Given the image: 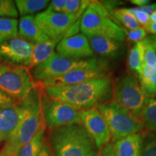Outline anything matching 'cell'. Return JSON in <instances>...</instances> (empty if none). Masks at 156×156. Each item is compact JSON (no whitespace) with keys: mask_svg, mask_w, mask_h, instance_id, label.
Instances as JSON below:
<instances>
[{"mask_svg":"<svg viewBox=\"0 0 156 156\" xmlns=\"http://www.w3.org/2000/svg\"><path fill=\"white\" fill-rule=\"evenodd\" d=\"M42 95L41 89L36 85L23 100L17 103L20 112L18 124L3 148L9 156L15 155L19 149L30 141L44 124Z\"/></svg>","mask_w":156,"mask_h":156,"instance_id":"7a4b0ae2","label":"cell"},{"mask_svg":"<svg viewBox=\"0 0 156 156\" xmlns=\"http://www.w3.org/2000/svg\"><path fill=\"white\" fill-rule=\"evenodd\" d=\"M20 112L17 102L0 107V141H7L18 124Z\"/></svg>","mask_w":156,"mask_h":156,"instance_id":"9a60e30c","label":"cell"},{"mask_svg":"<svg viewBox=\"0 0 156 156\" xmlns=\"http://www.w3.org/2000/svg\"><path fill=\"white\" fill-rule=\"evenodd\" d=\"M105 77H107V66L104 62L101 61L95 65L72 70L58 77L36 82V84L40 88L51 86H67Z\"/></svg>","mask_w":156,"mask_h":156,"instance_id":"8fae6325","label":"cell"},{"mask_svg":"<svg viewBox=\"0 0 156 156\" xmlns=\"http://www.w3.org/2000/svg\"><path fill=\"white\" fill-rule=\"evenodd\" d=\"M46 126L44 123L34 137L18 150L15 153L16 156H38L44 142L46 141Z\"/></svg>","mask_w":156,"mask_h":156,"instance_id":"ffe728a7","label":"cell"},{"mask_svg":"<svg viewBox=\"0 0 156 156\" xmlns=\"http://www.w3.org/2000/svg\"><path fill=\"white\" fill-rule=\"evenodd\" d=\"M83 12L68 15L55 12L47 8L35 16V20L43 32L49 38L61 41L65 34L76 21L80 18Z\"/></svg>","mask_w":156,"mask_h":156,"instance_id":"30bf717a","label":"cell"},{"mask_svg":"<svg viewBox=\"0 0 156 156\" xmlns=\"http://www.w3.org/2000/svg\"><path fill=\"white\" fill-rule=\"evenodd\" d=\"M123 9L126 12L131 14L137 21L138 23L143 26L144 28L151 22L149 15L140 10L137 7L136 8H123Z\"/></svg>","mask_w":156,"mask_h":156,"instance_id":"4dcf8cb0","label":"cell"},{"mask_svg":"<svg viewBox=\"0 0 156 156\" xmlns=\"http://www.w3.org/2000/svg\"><path fill=\"white\" fill-rule=\"evenodd\" d=\"M150 18H151V22L156 23V10L151 15V16H150Z\"/></svg>","mask_w":156,"mask_h":156,"instance_id":"ab89813d","label":"cell"},{"mask_svg":"<svg viewBox=\"0 0 156 156\" xmlns=\"http://www.w3.org/2000/svg\"><path fill=\"white\" fill-rule=\"evenodd\" d=\"M18 16L15 2L11 0H0V18H16Z\"/></svg>","mask_w":156,"mask_h":156,"instance_id":"f546056e","label":"cell"},{"mask_svg":"<svg viewBox=\"0 0 156 156\" xmlns=\"http://www.w3.org/2000/svg\"><path fill=\"white\" fill-rule=\"evenodd\" d=\"M18 21L16 18H0V44L15 38L18 34Z\"/></svg>","mask_w":156,"mask_h":156,"instance_id":"d4e9b609","label":"cell"},{"mask_svg":"<svg viewBox=\"0 0 156 156\" xmlns=\"http://www.w3.org/2000/svg\"><path fill=\"white\" fill-rule=\"evenodd\" d=\"M142 132H140L112 143L117 156H142Z\"/></svg>","mask_w":156,"mask_h":156,"instance_id":"e0dca14e","label":"cell"},{"mask_svg":"<svg viewBox=\"0 0 156 156\" xmlns=\"http://www.w3.org/2000/svg\"><path fill=\"white\" fill-rule=\"evenodd\" d=\"M114 100L140 120L151 96L146 93L139 80L130 73L121 75L113 87Z\"/></svg>","mask_w":156,"mask_h":156,"instance_id":"5b68a950","label":"cell"},{"mask_svg":"<svg viewBox=\"0 0 156 156\" xmlns=\"http://www.w3.org/2000/svg\"><path fill=\"white\" fill-rule=\"evenodd\" d=\"M93 53L105 58H118L124 52V47L122 42L112 38L99 36L87 37Z\"/></svg>","mask_w":156,"mask_h":156,"instance_id":"2e32d148","label":"cell"},{"mask_svg":"<svg viewBox=\"0 0 156 156\" xmlns=\"http://www.w3.org/2000/svg\"><path fill=\"white\" fill-rule=\"evenodd\" d=\"M124 33H125L126 38H127L128 40H129L130 41L134 43L142 41V40L147 38V36L148 34V32L143 27L136 29V30H128L124 29Z\"/></svg>","mask_w":156,"mask_h":156,"instance_id":"1f68e13d","label":"cell"},{"mask_svg":"<svg viewBox=\"0 0 156 156\" xmlns=\"http://www.w3.org/2000/svg\"><path fill=\"white\" fill-rule=\"evenodd\" d=\"M141 51L143 65L147 67L156 66V49L154 41V36L145 38L142 41L138 42Z\"/></svg>","mask_w":156,"mask_h":156,"instance_id":"cb8c5ba5","label":"cell"},{"mask_svg":"<svg viewBox=\"0 0 156 156\" xmlns=\"http://www.w3.org/2000/svg\"><path fill=\"white\" fill-rule=\"evenodd\" d=\"M56 52L75 58H86L93 56L87 37L83 34L62 38L56 47Z\"/></svg>","mask_w":156,"mask_h":156,"instance_id":"5bb4252c","label":"cell"},{"mask_svg":"<svg viewBox=\"0 0 156 156\" xmlns=\"http://www.w3.org/2000/svg\"><path fill=\"white\" fill-rule=\"evenodd\" d=\"M138 77L144 91L148 95L153 97L156 94V66L147 67L143 65Z\"/></svg>","mask_w":156,"mask_h":156,"instance_id":"44dd1931","label":"cell"},{"mask_svg":"<svg viewBox=\"0 0 156 156\" xmlns=\"http://www.w3.org/2000/svg\"><path fill=\"white\" fill-rule=\"evenodd\" d=\"M154 41H155V49H156V36H154Z\"/></svg>","mask_w":156,"mask_h":156,"instance_id":"b9f144b4","label":"cell"},{"mask_svg":"<svg viewBox=\"0 0 156 156\" xmlns=\"http://www.w3.org/2000/svg\"><path fill=\"white\" fill-rule=\"evenodd\" d=\"M131 2L136 6H139V7H144V6L148 5L151 1L149 0H131Z\"/></svg>","mask_w":156,"mask_h":156,"instance_id":"74e56055","label":"cell"},{"mask_svg":"<svg viewBox=\"0 0 156 156\" xmlns=\"http://www.w3.org/2000/svg\"><path fill=\"white\" fill-rule=\"evenodd\" d=\"M90 3V1L87 0H66L65 7L64 13L68 15L77 14L79 12H84Z\"/></svg>","mask_w":156,"mask_h":156,"instance_id":"f1b7e54d","label":"cell"},{"mask_svg":"<svg viewBox=\"0 0 156 156\" xmlns=\"http://www.w3.org/2000/svg\"><path fill=\"white\" fill-rule=\"evenodd\" d=\"M36 85L28 67L0 62V89L15 101L23 100Z\"/></svg>","mask_w":156,"mask_h":156,"instance_id":"52a82bcc","label":"cell"},{"mask_svg":"<svg viewBox=\"0 0 156 156\" xmlns=\"http://www.w3.org/2000/svg\"><path fill=\"white\" fill-rule=\"evenodd\" d=\"M15 5L21 16H28L41 11L46 7L49 1L48 0H17Z\"/></svg>","mask_w":156,"mask_h":156,"instance_id":"603a6c76","label":"cell"},{"mask_svg":"<svg viewBox=\"0 0 156 156\" xmlns=\"http://www.w3.org/2000/svg\"><path fill=\"white\" fill-rule=\"evenodd\" d=\"M97 108L106 120L112 142L143 131L141 121L114 99L100 105Z\"/></svg>","mask_w":156,"mask_h":156,"instance_id":"8992f818","label":"cell"},{"mask_svg":"<svg viewBox=\"0 0 156 156\" xmlns=\"http://www.w3.org/2000/svg\"><path fill=\"white\" fill-rule=\"evenodd\" d=\"M141 121L143 131L156 132V98L151 97L142 113Z\"/></svg>","mask_w":156,"mask_h":156,"instance_id":"7402d4cb","label":"cell"},{"mask_svg":"<svg viewBox=\"0 0 156 156\" xmlns=\"http://www.w3.org/2000/svg\"><path fill=\"white\" fill-rule=\"evenodd\" d=\"M18 34L20 37L33 44L49 39L37 25L34 15L21 17L18 23Z\"/></svg>","mask_w":156,"mask_h":156,"instance_id":"ac0fdd59","label":"cell"},{"mask_svg":"<svg viewBox=\"0 0 156 156\" xmlns=\"http://www.w3.org/2000/svg\"><path fill=\"white\" fill-rule=\"evenodd\" d=\"M145 29L148 33H151L153 34H156V23L151 22L145 27Z\"/></svg>","mask_w":156,"mask_h":156,"instance_id":"f35d334b","label":"cell"},{"mask_svg":"<svg viewBox=\"0 0 156 156\" xmlns=\"http://www.w3.org/2000/svg\"><path fill=\"white\" fill-rule=\"evenodd\" d=\"M38 156H54L51 150L49 144L47 141L44 142Z\"/></svg>","mask_w":156,"mask_h":156,"instance_id":"d590c367","label":"cell"},{"mask_svg":"<svg viewBox=\"0 0 156 156\" xmlns=\"http://www.w3.org/2000/svg\"><path fill=\"white\" fill-rule=\"evenodd\" d=\"M110 15L112 19L115 20V23H119L126 28L125 30H132L142 28L135 18L123 9H112L110 11Z\"/></svg>","mask_w":156,"mask_h":156,"instance_id":"484cf974","label":"cell"},{"mask_svg":"<svg viewBox=\"0 0 156 156\" xmlns=\"http://www.w3.org/2000/svg\"><path fill=\"white\" fill-rule=\"evenodd\" d=\"M15 101L14 99L9 97L8 95H7L0 89V107L4 106V105L10 104V103H15Z\"/></svg>","mask_w":156,"mask_h":156,"instance_id":"e575fe53","label":"cell"},{"mask_svg":"<svg viewBox=\"0 0 156 156\" xmlns=\"http://www.w3.org/2000/svg\"><path fill=\"white\" fill-rule=\"evenodd\" d=\"M11 156H16V155H15H15H11Z\"/></svg>","mask_w":156,"mask_h":156,"instance_id":"7bdbcfd3","label":"cell"},{"mask_svg":"<svg viewBox=\"0 0 156 156\" xmlns=\"http://www.w3.org/2000/svg\"><path fill=\"white\" fill-rule=\"evenodd\" d=\"M98 156H117L112 142H108L100 150Z\"/></svg>","mask_w":156,"mask_h":156,"instance_id":"836d02e7","label":"cell"},{"mask_svg":"<svg viewBox=\"0 0 156 156\" xmlns=\"http://www.w3.org/2000/svg\"><path fill=\"white\" fill-rule=\"evenodd\" d=\"M127 64L131 71L135 73L137 76L140 75L143 66V60L138 43H135V44L129 50L127 58Z\"/></svg>","mask_w":156,"mask_h":156,"instance_id":"4316f807","label":"cell"},{"mask_svg":"<svg viewBox=\"0 0 156 156\" xmlns=\"http://www.w3.org/2000/svg\"><path fill=\"white\" fill-rule=\"evenodd\" d=\"M48 5V9L55 12L64 13V9L65 7L66 0H53L51 1Z\"/></svg>","mask_w":156,"mask_h":156,"instance_id":"d6a6232c","label":"cell"},{"mask_svg":"<svg viewBox=\"0 0 156 156\" xmlns=\"http://www.w3.org/2000/svg\"><path fill=\"white\" fill-rule=\"evenodd\" d=\"M34 45L25 39L16 36L0 44V59L5 63L28 67Z\"/></svg>","mask_w":156,"mask_h":156,"instance_id":"7c38bea8","label":"cell"},{"mask_svg":"<svg viewBox=\"0 0 156 156\" xmlns=\"http://www.w3.org/2000/svg\"><path fill=\"white\" fill-rule=\"evenodd\" d=\"M48 142L54 156H98L100 152L82 124L51 129Z\"/></svg>","mask_w":156,"mask_h":156,"instance_id":"3957f363","label":"cell"},{"mask_svg":"<svg viewBox=\"0 0 156 156\" xmlns=\"http://www.w3.org/2000/svg\"><path fill=\"white\" fill-rule=\"evenodd\" d=\"M113 85L110 77L90 80L67 86L42 87L44 96L69 103L81 111L98 108L103 103L112 101Z\"/></svg>","mask_w":156,"mask_h":156,"instance_id":"6da1fadb","label":"cell"},{"mask_svg":"<svg viewBox=\"0 0 156 156\" xmlns=\"http://www.w3.org/2000/svg\"><path fill=\"white\" fill-rule=\"evenodd\" d=\"M142 156H156V132L142 131Z\"/></svg>","mask_w":156,"mask_h":156,"instance_id":"83f0119b","label":"cell"},{"mask_svg":"<svg viewBox=\"0 0 156 156\" xmlns=\"http://www.w3.org/2000/svg\"><path fill=\"white\" fill-rule=\"evenodd\" d=\"M81 124L99 150L110 142L112 139L108 126L104 117L97 108L83 111Z\"/></svg>","mask_w":156,"mask_h":156,"instance_id":"4fadbf2b","label":"cell"},{"mask_svg":"<svg viewBox=\"0 0 156 156\" xmlns=\"http://www.w3.org/2000/svg\"><path fill=\"white\" fill-rule=\"evenodd\" d=\"M0 156H9L8 154H7L5 152V151L2 149V151H0Z\"/></svg>","mask_w":156,"mask_h":156,"instance_id":"60d3db41","label":"cell"},{"mask_svg":"<svg viewBox=\"0 0 156 156\" xmlns=\"http://www.w3.org/2000/svg\"><path fill=\"white\" fill-rule=\"evenodd\" d=\"M101 62L95 56L86 58H75L54 51L47 59L33 68L32 76L36 82L51 79L72 70L93 66Z\"/></svg>","mask_w":156,"mask_h":156,"instance_id":"ba28073f","label":"cell"},{"mask_svg":"<svg viewBox=\"0 0 156 156\" xmlns=\"http://www.w3.org/2000/svg\"><path fill=\"white\" fill-rule=\"evenodd\" d=\"M82 112L69 103L48 98L42 95L43 118L48 129L71 124H81Z\"/></svg>","mask_w":156,"mask_h":156,"instance_id":"9c48e42d","label":"cell"},{"mask_svg":"<svg viewBox=\"0 0 156 156\" xmlns=\"http://www.w3.org/2000/svg\"><path fill=\"white\" fill-rule=\"evenodd\" d=\"M140 10H141L143 12L146 13V14L151 16V15L153 14L156 10V3L155 4H153V5H148L146 6H144V7H137Z\"/></svg>","mask_w":156,"mask_h":156,"instance_id":"8d00e7d4","label":"cell"},{"mask_svg":"<svg viewBox=\"0 0 156 156\" xmlns=\"http://www.w3.org/2000/svg\"><path fill=\"white\" fill-rule=\"evenodd\" d=\"M60 41L58 39L49 38L45 41L34 45L32 54L28 68H34L47 59L54 51V49Z\"/></svg>","mask_w":156,"mask_h":156,"instance_id":"d6986e66","label":"cell"},{"mask_svg":"<svg viewBox=\"0 0 156 156\" xmlns=\"http://www.w3.org/2000/svg\"><path fill=\"white\" fill-rule=\"evenodd\" d=\"M104 3L90 1L80 17V30L87 37L99 36L123 42L126 39L124 29L113 20Z\"/></svg>","mask_w":156,"mask_h":156,"instance_id":"277c9868","label":"cell"}]
</instances>
